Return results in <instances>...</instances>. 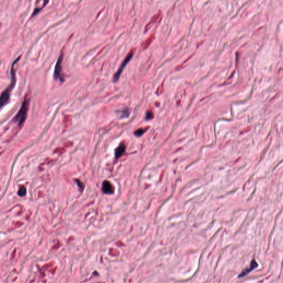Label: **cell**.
<instances>
[{"label": "cell", "instance_id": "1", "mask_svg": "<svg viewBox=\"0 0 283 283\" xmlns=\"http://www.w3.org/2000/svg\"><path fill=\"white\" fill-rule=\"evenodd\" d=\"M20 56L18 57L15 60L12 64L11 69V81L10 85L8 86L6 88V90H5L3 92H2L1 95V99H0V104H1V107H2L3 106L6 105L7 104L8 102L10 99V95L11 92L13 90V87L16 84V72H15V68L14 66L15 64L18 62V61L20 60Z\"/></svg>", "mask_w": 283, "mask_h": 283}, {"label": "cell", "instance_id": "2", "mask_svg": "<svg viewBox=\"0 0 283 283\" xmlns=\"http://www.w3.org/2000/svg\"><path fill=\"white\" fill-rule=\"evenodd\" d=\"M29 103L30 97L28 94H26L18 112L13 119V122L17 123L19 126L22 125L26 119Z\"/></svg>", "mask_w": 283, "mask_h": 283}, {"label": "cell", "instance_id": "3", "mask_svg": "<svg viewBox=\"0 0 283 283\" xmlns=\"http://www.w3.org/2000/svg\"><path fill=\"white\" fill-rule=\"evenodd\" d=\"M63 58H64V54L62 52L60 54L58 59L57 61L54 68V79L56 80H59L61 82H63L64 80V76L63 74V68H62Z\"/></svg>", "mask_w": 283, "mask_h": 283}, {"label": "cell", "instance_id": "4", "mask_svg": "<svg viewBox=\"0 0 283 283\" xmlns=\"http://www.w3.org/2000/svg\"><path fill=\"white\" fill-rule=\"evenodd\" d=\"M134 49H132L127 54V55L125 57V59L123 60V61L121 63V65L119 67V69L117 70V72H116L113 75V82L115 83L119 80L121 73L123 72V70L125 69L126 65L128 63V62L130 61V60L132 59V57L134 55Z\"/></svg>", "mask_w": 283, "mask_h": 283}, {"label": "cell", "instance_id": "5", "mask_svg": "<svg viewBox=\"0 0 283 283\" xmlns=\"http://www.w3.org/2000/svg\"><path fill=\"white\" fill-rule=\"evenodd\" d=\"M162 16V13L160 11H159V12L156 13L153 17H152L151 20H150V21L145 27V32H147L148 30H149L152 26L154 25L160 18H161Z\"/></svg>", "mask_w": 283, "mask_h": 283}, {"label": "cell", "instance_id": "6", "mask_svg": "<svg viewBox=\"0 0 283 283\" xmlns=\"http://www.w3.org/2000/svg\"><path fill=\"white\" fill-rule=\"evenodd\" d=\"M257 267H258V264H257V262H256L254 260H252V261L251 262V263H250V267H248V268H246V269H244V270H243V271H242V272H241L240 274H239V276H238V278H243V277L246 276V275H247L248 274H249V273H250V271H253V270H254V269H256V268H257Z\"/></svg>", "mask_w": 283, "mask_h": 283}, {"label": "cell", "instance_id": "7", "mask_svg": "<svg viewBox=\"0 0 283 283\" xmlns=\"http://www.w3.org/2000/svg\"><path fill=\"white\" fill-rule=\"evenodd\" d=\"M102 189L103 192L105 194H112L114 191L113 186L108 181H104V183L102 184Z\"/></svg>", "mask_w": 283, "mask_h": 283}, {"label": "cell", "instance_id": "8", "mask_svg": "<svg viewBox=\"0 0 283 283\" xmlns=\"http://www.w3.org/2000/svg\"><path fill=\"white\" fill-rule=\"evenodd\" d=\"M125 146L124 144H121L115 150V157L116 158H119L125 152Z\"/></svg>", "mask_w": 283, "mask_h": 283}, {"label": "cell", "instance_id": "9", "mask_svg": "<svg viewBox=\"0 0 283 283\" xmlns=\"http://www.w3.org/2000/svg\"><path fill=\"white\" fill-rule=\"evenodd\" d=\"M154 34H151V35L148 38H147L142 44V47L143 49H146L147 48H148V46H149V45L151 44L153 40H154Z\"/></svg>", "mask_w": 283, "mask_h": 283}, {"label": "cell", "instance_id": "10", "mask_svg": "<svg viewBox=\"0 0 283 283\" xmlns=\"http://www.w3.org/2000/svg\"><path fill=\"white\" fill-rule=\"evenodd\" d=\"M26 194V189L25 187H24V186L21 187L20 188L19 191L18 192V195L20 196H23Z\"/></svg>", "mask_w": 283, "mask_h": 283}, {"label": "cell", "instance_id": "11", "mask_svg": "<svg viewBox=\"0 0 283 283\" xmlns=\"http://www.w3.org/2000/svg\"><path fill=\"white\" fill-rule=\"evenodd\" d=\"M153 117H154L153 113L151 111H149L146 113V115H145L146 119H147V120L151 119L153 118Z\"/></svg>", "mask_w": 283, "mask_h": 283}, {"label": "cell", "instance_id": "12", "mask_svg": "<svg viewBox=\"0 0 283 283\" xmlns=\"http://www.w3.org/2000/svg\"><path fill=\"white\" fill-rule=\"evenodd\" d=\"M121 116L122 117H126V116H128L130 114V111L128 108H125V110H122L121 111Z\"/></svg>", "mask_w": 283, "mask_h": 283}, {"label": "cell", "instance_id": "13", "mask_svg": "<svg viewBox=\"0 0 283 283\" xmlns=\"http://www.w3.org/2000/svg\"><path fill=\"white\" fill-rule=\"evenodd\" d=\"M144 132H145L144 130H143V129H138L136 132H134V134H135V135L136 136L139 137V136H142L143 134L144 133Z\"/></svg>", "mask_w": 283, "mask_h": 283}]
</instances>
